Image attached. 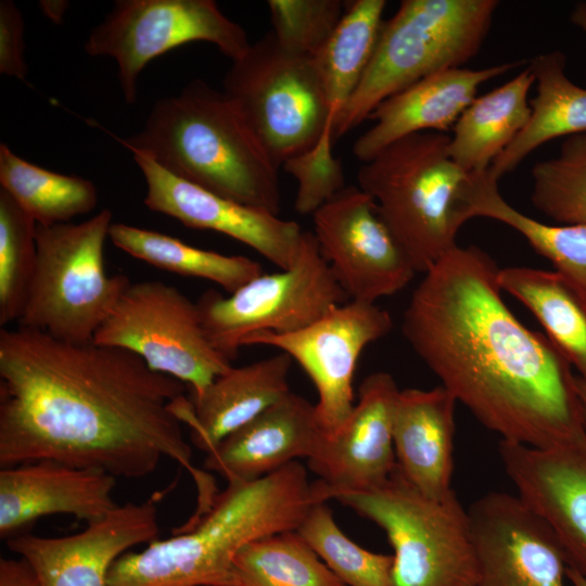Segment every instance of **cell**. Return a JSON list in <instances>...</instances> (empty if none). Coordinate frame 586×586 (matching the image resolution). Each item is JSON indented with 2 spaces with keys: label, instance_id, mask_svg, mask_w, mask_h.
I'll return each instance as SVG.
<instances>
[{
  "label": "cell",
  "instance_id": "25",
  "mask_svg": "<svg viewBox=\"0 0 586 586\" xmlns=\"http://www.w3.org/2000/svg\"><path fill=\"white\" fill-rule=\"evenodd\" d=\"M527 67L536 84V95L530 101L531 116L489 167L496 180L513 171L548 141L586 132V89L568 77L565 54L559 50L538 54L530 60Z\"/></svg>",
  "mask_w": 586,
  "mask_h": 586
},
{
  "label": "cell",
  "instance_id": "35",
  "mask_svg": "<svg viewBox=\"0 0 586 586\" xmlns=\"http://www.w3.org/2000/svg\"><path fill=\"white\" fill-rule=\"evenodd\" d=\"M37 222L0 188V327L17 322L33 280Z\"/></svg>",
  "mask_w": 586,
  "mask_h": 586
},
{
  "label": "cell",
  "instance_id": "22",
  "mask_svg": "<svg viewBox=\"0 0 586 586\" xmlns=\"http://www.w3.org/2000/svg\"><path fill=\"white\" fill-rule=\"evenodd\" d=\"M520 63H501L481 69L448 68L432 74L381 102L368 119L374 125L354 143L362 163L406 136L423 131H448L476 98L479 88Z\"/></svg>",
  "mask_w": 586,
  "mask_h": 586
},
{
  "label": "cell",
  "instance_id": "15",
  "mask_svg": "<svg viewBox=\"0 0 586 586\" xmlns=\"http://www.w3.org/2000/svg\"><path fill=\"white\" fill-rule=\"evenodd\" d=\"M468 513L475 586H565L568 563L557 536L518 495L489 492Z\"/></svg>",
  "mask_w": 586,
  "mask_h": 586
},
{
  "label": "cell",
  "instance_id": "29",
  "mask_svg": "<svg viewBox=\"0 0 586 586\" xmlns=\"http://www.w3.org/2000/svg\"><path fill=\"white\" fill-rule=\"evenodd\" d=\"M385 5L384 0L351 2L330 39L314 56L333 135L370 61Z\"/></svg>",
  "mask_w": 586,
  "mask_h": 586
},
{
  "label": "cell",
  "instance_id": "17",
  "mask_svg": "<svg viewBox=\"0 0 586 586\" xmlns=\"http://www.w3.org/2000/svg\"><path fill=\"white\" fill-rule=\"evenodd\" d=\"M130 152L146 182L148 208L187 227L226 234L281 269L294 263L304 233L295 221L213 193L170 174L148 155Z\"/></svg>",
  "mask_w": 586,
  "mask_h": 586
},
{
  "label": "cell",
  "instance_id": "6",
  "mask_svg": "<svg viewBox=\"0 0 586 586\" xmlns=\"http://www.w3.org/2000/svg\"><path fill=\"white\" fill-rule=\"evenodd\" d=\"M498 4L496 0H403L395 14L382 22L370 61L333 136H345L381 102L415 82L475 58Z\"/></svg>",
  "mask_w": 586,
  "mask_h": 586
},
{
  "label": "cell",
  "instance_id": "27",
  "mask_svg": "<svg viewBox=\"0 0 586 586\" xmlns=\"http://www.w3.org/2000/svg\"><path fill=\"white\" fill-rule=\"evenodd\" d=\"M501 291L521 302L586 382V294L558 271L500 268Z\"/></svg>",
  "mask_w": 586,
  "mask_h": 586
},
{
  "label": "cell",
  "instance_id": "7",
  "mask_svg": "<svg viewBox=\"0 0 586 586\" xmlns=\"http://www.w3.org/2000/svg\"><path fill=\"white\" fill-rule=\"evenodd\" d=\"M112 224V212L104 208L78 224L37 225L36 266L17 327L74 344L93 342L131 283L104 268Z\"/></svg>",
  "mask_w": 586,
  "mask_h": 586
},
{
  "label": "cell",
  "instance_id": "3",
  "mask_svg": "<svg viewBox=\"0 0 586 586\" xmlns=\"http://www.w3.org/2000/svg\"><path fill=\"white\" fill-rule=\"evenodd\" d=\"M318 502L323 501L298 461L252 482L230 483L192 525L120 556L106 586H232L233 560L245 545L296 531Z\"/></svg>",
  "mask_w": 586,
  "mask_h": 586
},
{
  "label": "cell",
  "instance_id": "30",
  "mask_svg": "<svg viewBox=\"0 0 586 586\" xmlns=\"http://www.w3.org/2000/svg\"><path fill=\"white\" fill-rule=\"evenodd\" d=\"M112 243L154 267L179 276L209 280L230 294L263 273L259 263L183 243L177 238L127 224H112Z\"/></svg>",
  "mask_w": 586,
  "mask_h": 586
},
{
  "label": "cell",
  "instance_id": "2",
  "mask_svg": "<svg viewBox=\"0 0 586 586\" xmlns=\"http://www.w3.org/2000/svg\"><path fill=\"white\" fill-rule=\"evenodd\" d=\"M499 269L480 247L455 246L415 289L404 337L457 403L502 441L551 448L585 436L571 364L512 314Z\"/></svg>",
  "mask_w": 586,
  "mask_h": 586
},
{
  "label": "cell",
  "instance_id": "42",
  "mask_svg": "<svg viewBox=\"0 0 586 586\" xmlns=\"http://www.w3.org/2000/svg\"><path fill=\"white\" fill-rule=\"evenodd\" d=\"M566 579L573 586H586V579L575 570L566 568Z\"/></svg>",
  "mask_w": 586,
  "mask_h": 586
},
{
  "label": "cell",
  "instance_id": "8",
  "mask_svg": "<svg viewBox=\"0 0 586 586\" xmlns=\"http://www.w3.org/2000/svg\"><path fill=\"white\" fill-rule=\"evenodd\" d=\"M330 499L354 509L386 534L393 548V586H475L477 562L468 509L454 492L432 499L398 471L366 491Z\"/></svg>",
  "mask_w": 586,
  "mask_h": 586
},
{
  "label": "cell",
  "instance_id": "32",
  "mask_svg": "<svg viewBox=\"0 0 586 586\" xmlns=\"http://www.w3.org/2000/svg\"><path fill=\"white\" fill-rule=\"evenodd\" d=\"M232 586H346L296 531L270 534L235 556Z\"/></svg>",
  "mask_w": 586,
  "mask_h": 586
},
{
  "label": "cell",
  "instance_id": "21",
  "mask_svg": "<svg viewBox=\"0 0 586 586\" xmlns=\"http://www.w3.org/2000/svg\"><path fill=\"white\" fill-rule=\"evenodd\" d=\"M326 436L315 405L290 391L206 454L203 469L228 484L252 482L298 458L313 459Z\"/></svg>",
  "mask_w": 586,
  "mask_h": 586
},
{
  "label": "cell",
  "instance_id": "5",
  "mask_svg": "<svg viewBox=\"0 0 586 586\" xmlns=\"http://www.w3.org/2000/svg\"><path fill=\"white\" fill-rule=\"evenodd\" d=\"M449 136L437 131L400 138L362 163L358 187L378 211L417 272H426L456 244L468 221L470 174L450 156Z\"/></svg>",
  "mask_w": 586,
  "mask_h": 586
},
{
  "label": "cell",
  "instance_id": "41",
  "mask_svg": "<svg viewBox=\"0 0 586 586\" xmlns=\"http://www.w3.org/2000/svg\"><path fill=\"white\" fill-rule=\"evenodd\" d=\"M576 388L586 424V382L578 375L576 377Z\"/></svg>",
  "mask_w": 586,
  "mask_h": 586
},
{
  "label": "cell",
  "instance_id": "12",
  "mask_svg": "<svg viewBox=\"0 0 586 586\" xmlns=\"http://www.w3.org/2000/svg\"><path fill=\"white\" fill-rule=\"evenodd\" d=\"M192 41L211 42L232 61L251 46L244 29L213 0H118L92 28L85 50L116 61L124 99L135 103L138 77L146 64Z\"/></svg>",
  "mask_w": 586,
  "mask_h": 586
},
{
  "label": "cell",
  "instance_id": "39",
  "mask_svg": "<svg viewBox=\"0 0 586 586\" xmlns=\"http://www.w3.org/2000/svg\"><path fill=\"white\" fill-rule=\"evenodd\" d=\"M42 14L54 24H61L68 10L67 0H40L38 3Z\"/></svg>",
  "mask_w": 586,
  "mask_h": 586
},
{
  "label": "cell",
  "instance_id": "4",
  "mask_svg": "<svg viewBox=\"0 0 586 586\" xmlns=\"http://www.w3.org/2000/svg\"><path fill=\"white\" fill-rule=\"evenodd\" d=\"M117 140L183 180L279 213V166L235 104L205 81L160 99L139 132Z\"/></svg>",
  "mask_w": 586,
  "mask_h": 586
},
{
  "label": "cell",
  "instance_id": "16",
  "mask_svg": "<svg viewBox=\"0 0 586 586\" xmlns=\"http://www.w3.org/2000/svg\"><path fill=\"white\" fill-rule=\"evenodd\" d=\"M158 533L157 507L151 497L117 505L76 534H23L5 542L29 564L40 586H106L113 563L130 548L157 539Z\"/></svg>",
  "mask_w": 586,
  "mask_h": 586
},
{
  "label": "cell",
  "instance_id": "38",
  "mask_svg": "<svg viewBox=\"0 0 586 586\" xmlns=\"http://www.w3.org/2000/svg\"><path fill=\"white\" fill-rule=\"evenodd\" d=\"M0 586H40L29 564L23 560L0 559Z\"/></svg>",
  "mask_w": 586,
  "mask_h": 586
},
{
  "label": "cell",
  "instance_id": "13",
  "mask_svg": "<svg viewBox=\"0 0 586 586\" xmlns=\"http://www.w3.org/2000/svg\"><path fill=\"white\" fill-rule=\"evenodd\" d=\"M392 328L390 313L375 303L348 301L303 329L254 334L243 341L242 347L267 345L295 360L315 385L317 419L327 436H331L354 409L353 383L359 356Z\"/></svg>",
  "mask_w": 586,
  "mask_h": 586
},
{
  "label": "cell",
  "instance_id": "28",
  "mask_svg": "<svg viewBox=\"0 0 586 586\" xmlns=\"http://www.w3.org/2000/svg\"><path fill=\"white\" fill-rule=\"evenodd\" d=\"M467 205L470 219L491 218L514 229L586 294V226L548 225L519 212L502 198L489 170L470 174Z\"/></svg>",
  "mask_w": 586,
  "mask_h": 586
},
{
  "label": "cell",
  "instance_id": "40",
  "mask_svg": "<svg viewBox=\"0 0 586 586\" xmlns=\"http://www.w3.org/2000/svg\"><path fill=\"white\" fill-rule=\"evenodd\" d=\"M571 22L586 33V2L575 5L570 15Z\"/></svg>",
  "mask_w": 586,
  "mask_h": 586
},
{
  "label": "cell",
  "instance_id": "26",
  "mask_svg": "<svg viewBox=\"0 0 586 586\" xmlns=\"http://www.w3.org/2000/svg\"><path fill=\"white\" fill-rule=\"evenodd\" d=\"M535 79L528 67L506 84L475 98L449 136V153L467 173H482L508 148L531 116L528 92Z\"/></svg>",
  "mask_w": 586,
  "mask_h": 586
},
{
  "label": "cell",
  "instance_id": "11",
  "mask_svg": "<svg viewBox=\"0 0 586 586\" xmlns=\"http://www.w3.org/2000/svg\"><path fill=\"white\" fill-rule=\"evenodd\" d=\"M93 343L129 351L198 397L231 360L211 343L196 302L158 280L130 283L98 329Z\"/></svg>",
  "mask_w": 586,
  "mask_h": 586
},
{
  "label": "cell",
  "instance_id": "31",
  "mask_svg": "<svg viewBox=\"0 0 586 586\" xmlns=\"http://www.w3.org/2000/svg\"><path fill=\"white\" fill-rule=\"evenodd\" d=\"M0 184L37 225L69 222L98 203L92 181L29 163L4 143L0 144Z\"/></svg>",
  "mask_w": 586,
  "mask_h": 586
},
{
  "label": "cell",
  "instance_id": "24",
  "mask_svg": "<svg viewBox=\"0 0 586 586\" xmlns=\"http://www.w3.org/2000/svg\"><path fill=\"white\" fill-rule=\"evenodd\" d=\"M457 400L443 385L400 390L393 415L396 467L420 493L444 499L455 491V408Z\"/></svg>",
  "mask_w": 586,
  "mask_h": 586
},
{
  "label": "cell",
  "instance_id": "33",
  "mask_svg": "<svg viewBox=\"0 0 586 586\" xmlns=\"http://www.w3.org/2000/svg\"><path fill=\"white\" fill-rule=\"evenodd\" d=\"M296 532L346 586H393V555L369 551L349 539L327 502L314 505Z\"/></svg>",
  "mask_w": 586,
  "mask_h": 586
},
{
  "label": "cell",
  "instance_id": "20",
  "mask_svg": "<svg viewBox=\"0 0 586 586\" xmlns=\"http://www.w3.org/2000/svg\"><path fill=\"white\" fill-rule=\"evenodd\" d=\"M116 477L90 468L38 460L0 468V536L12 537L23 526L51 514H69L87 523L106 515Z\"/></svg>",
  "mask_w": 586,
  "mask_h": 586
},
{
  "label": "cell",
  "instance_id": "23",
  "mask_svg": "<svg viewBox=\"0 0 586 586\" xmlns=\"http://www.w3.org/2000/svg\"><path fill=\"white\" fill-rule=\"evenodd\" d=\"M291 357L280 352L218 375L204 393L174 406L191 431V441L205 454L290 392Z\"/></svg>",
  "mask_w": 586,
  "mask_h": 586
},
{
  "label": "cell",
  "instance_id": "1",
  "mask_svg": "<svg viewBox=\"0 0 586 586\" xmlns=\"http://www.w3.org/2000/svg\"><path fill=\"white\" fill-rule=\"evenodd\" d=\"M184 391L129 351L1 328L0 468L55 460L141 479L169 458L195 484L198 520L219 492L192 463L174 410Z\"/></svg>",
  "mask_w": 586,
  "mask_h": 586
},
{
  "label": "cell",
  "instance_id": "10",
  "mask_svg": "<svg viewBox=\"0 0 586 586\" xmlns=\"http://www.w3.org/2000/svg\"><path fill=\"white\" fill-rule=\"evenodd\" d=\"M348 301L313 232L304 231L289 268L262 273L230 296L208 290L196 305L206 336L232 360L249 336L297 331Z\"/></svg>",
  "mask_w": 586,
  "mask_h": 586
},
{
  "label": "cell",
  "instance_id": "36",
  "mask_svg": "<svg viewBox=\"0 0 586 586\" xmlns=\"http://www.w3.org/2000/svg\"><path fill=\"white\" fill-rule=\"evenodd\" d=\"M272 35L290 51L316 56L341 22L346 5L340 0L267 1Z\"/></svg>",
  "mask_w": 586,
  "mask_h": 586
},
{
  "label": "cell",
  "instance_id": "18",
  "mask_svg": "<svg viewBox=\"0 0 586 586\" xmlns=\"http://www.w3.org/2000/svg\"><path fill=\"white\" fill-rule=\"evenodd\" d=\"M498 454L517 495L552 530L568 568L586 579V435L551 448L500 440Z\"/></svg>",
  "mask_w": 586,
  "mask_h": 586
},
{
  "label": "cell",
  "instance_id": "9",
  "mask_svg": "<svg viewBox=\"0 0 586 586\" xmlns=\"http://www.w3.org/2000/svg\"><path fill=\"white\" fill-rule=\"evenodd\" d=\"M224 92L278 166L315 145L331 150L333 128L314 58L288 50L271 31L232 61Z\"/></svg>",
  "mask_w": 586,
  "mask_h": 586
},
{
  "label": "cell",
  "instance_id": "37",
  "mask_svg": "<svg viewBox=\"0 0 586 586\" xmlns=\"http://www.w3.org/2000/svg\"><path fill=\"white\" fill-rule=\"evenodd\" d=\"M24 21L17 5L11 0L0 1V73L25 80L27 65L24 59Z\"/></svg>",
  "mask_w": 586,
  "mask_h": 586
},
{
  "label": "cell",
  "instance_id": "19",
  "mask_svg": "<svg viewBox=\"0 0 586 586\" xmlns=\"http://www.w3.org/2000/svg\"><path fill=\"white\" fill-rule=\"evenodd\" d=\"M399 391L385 371L364 379L346 422L326 436L317 455L308 460L320 476L316 485L321 501L327 502L337 492L377 487L392 475L396 468L393 415Z\"/></svg>",
  "mask_w": 586,
  "mask_h": 586
},
{
  "label": "cell",
  "instance_id": "14",
  "mask_svg": "<svg viewBox=\"0 0 586 586\" xmlns=\"http://www.w3.org/2000/svg\"><path fill=\"white\" fill-rule=\"evenodd\" d=\"M313 222L320 253L349 301L375 303L417 273L375 202L359 187H344L313 214Z\"/></svg>",
  "mask_w": 586,
  "mask_h": 586
},
{
  "label": "cell",
  "instance_id": "34",
  "mask_svg": "<svg viewBox=\"0 0 586 586\" xmlns=\"http://www.w3.org/2000/svg\"><path fill=\"white\" fill-rule=\"evenodd\" d=\"M531 200L558 225L586 226V132L566 137L557 156L532 168Z\"/></svg>",
  "mask_w": 586,
  "mask_h": 586
}]
</instances>
